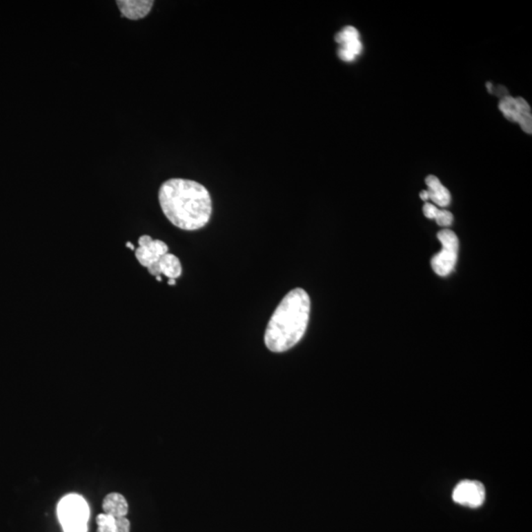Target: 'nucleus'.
<instances>
[{
    "label": "nucleus",
    "instance_id": "f257e3e1",
    "mask_svg": "<svg viewBox=\"0 0 532 532\" xmlns=\"http://www.w3.org/2000/svg\"><path fill=\"white\" fill-rule=\"evenodd\" d=\"M159 204L168 220L184 230L201 229L210 220L212 201L205 186L191 179H168L159 190Z\"/></svg>",
    "mask_w": 532,
    "mask_h": 532
},
{
    "label": "nucleus",
    "instance_id": "f03ea898",
    "mask_svg": "<svg viewBox=\"0 0 532 532\" xmlns=\"http://www.w3.org/2000/svg\"><path fill=\"white\" fill-rule=\"evenodd\" d=\"M311 300L305 290L296 288L280 302L266 326L264 342L271 352L293 348L307 331Z\"/></svg>",
    "mask_w": 532,
    "mask_h": 532
},
{
    "label": "nucleus",
    "instance_id": "7ed1b4c3",
    "mask_svg": "<svg viewBox=\"0 0 532 532\" xmlns=\"http://www.w3.org/2000/svg\"><path fill=\"white\" fill-rule=\"evenodd\" d=\"M57 511L64 532H86L89 508L81 497L78 495L64 497Z\"/></svg>",
    "mask_w": 532,
    "mask_h": 532
},
{
    "label": "nucleus",
    "instance_id": "20e7f679",
    "mask_svg": "<svg viewBox=\"0 0 532 532\" xmlns=\"http://www.w3.org/2000/svg\"><path fill=\"white\" fill-rule=\"evenodd\" d=\"M437 239L441 242L442 250L433 257L431 266L437 275L448 276L457 264L460 242L455 233L449 229L437 233Z\"/></svg>",
    "mask_w": 532,
    "mask_h": 532
},
{
    "label": "nucleus",
    "instance_id": "39448f33",
    "mask_svg": "<svg viewBox=\"0 0 532 532\" xmlns=\"http://www.w3.org/2000/svg\"><path fill=\"white\" fill-rule=\"evenodd\" d=\"M138 248L135 250V257L142 266L149 268L155 264L163 255L169 253L167 244L160 239H153L148 235H144L138 239Z\"/></svg>",
    "mask_w": 532,
    "mask_h": 532
},
{
    "label": "nucleus",
    "instance_id": "423d86ee",
    "mask_svg": "<svg viewBox=\"0 0 532 532\" xmlns=\"http://www.w3.org/2000/svg\"><path fill=\"white\" fill-rule=\"evenodd\" d=\"M485 488L478 481L464 480L455 487L453 493V501L460 505L478 508L485 501Z\"/></svg>",
    "mask_w": 532,
    "mask_h": 532
},
{
    "label": "nucleus",
    "instance_id": "0eeeda50",
    "mask_svg": "<svg viewBox=\"0 0 532 532\" xmlns=\"http://www.w3.org/2000/svg\"><path fill=\"white\" fill-rule=\"evenodd\" d=\"M336 43H340L342 48L338 50V57L343 61L351 62L355 61L357 55H359L363 50V46L360 41V34L356 28L352 26L345 27L342 32L335 36Z\"/></svg>",
    "mask_w": 532,
    "mask_h": 532
},
{
    "label": "nucleus",
    "instance_id": "6e6552de",
    "mask_svg": "<svg viewBox=\"0 0 532 532\" xmlns=\"http://www.w3.org/2000/svg\"><path fill=\"white\" fill-rule=\"evenodd\" d=\"M147 269H148L149 273L155 277L163 274V275L167 276L169 279L175 280L179 278L183 273L179 259L176 255L169 253H166L155 264Z\"/></svg>",
    "mask_w": 532,
    "mask_h": 532
},
{
    "label": "nucleus",
    "instance_id": "1a4fd4ad",
    "mask_svg": "<svg viewBox=\"0 0 532 532\" xmlns=\"http://www.w3.org/2000/svg\"><path fill=\"white\" fill-rule=\"evenodd\" d=\"M117 7L121 17L130 20H140L150 13L154 1L152 0H117Z\"/></svg>",
    "mask_w": 532,
    "mask_h": 532
},
{
    "label": "nucleus",
    "instance_id": "9d476101",
    "mask_svg": "<svg viewBox=\"0 0 532 532\" xmlns=\"http://www.w3.org/2000/svg\"><path fill=\"white\" fill-rule=\"evenodd\" d=\"M428 186L429 199L441 207L449 206L451 204V193L448 188H444L436 176H428L425 179Z\"/></svg>",
    "mask_w": 532,
    "mask_h": 532
},
{
    "label": "nucleus",
    "instance_id": "9b49d317",
    "mask_svg": "<svg viewBox=\"0 0 532 532\" xmlns=\"http://www.w3.org/2000/svg\"><path fill=\"white\" fill-rule=\"evenodd\" d=\"M104 513L114 518L126 517L128 512V502L123 495L110 493L103 501Z\"/></svg>",
    "mask_w": 532,
    "mask_h": 532
},
{
    "label": "nucleus",
    "instance_id": "f8f14e48",
    "mask_svg": "<svg viewBox=\"0 0 532 532\" xmlns=\"http://www.w3.org/2000/svg\"><path fill=\"white\" fill-rule=\"evenodd\" d=\"M499 109L503 112L504 117L513 123H518L519 119V105H518L517 98L506 96L500 101Z\"/></svg>",
    "mask_w": 532,
    "mask_h": 532
},
{
    "label": "nucleus",
    "instance_id": "ddd939ff",
    "mask_svg": "<svg viewBox=\"0 0 532 532\" xmlns=\"http://www.w3.org/2000/svg\"><path fill=\"white\" fill-rule=\"evenodd\" d=\"M518 105H519V119L518 123L520 124L522 130L529 135L532 133V116L531 109L529 103L524 98H517Z\"/></svg>",
    "mask_w": 532,
    "mask_h": 532
},
{
    "label": "nucleus",
    "instance_id": "4468645a",
    "mask_svg": "<svg viewBox=\"0 0 532 532\" xmlns=\"http://www.w3.org/2000/svg\"><path fill=\"white\" fill-rule=\"evenodd\" d=\"M97 532H116L114 526V517L101 513L97 517Z\"/></svg>",
    "mask_w": 532,
    "mask_h": 532
},
{
    "label": "nucleus",
    "instance_id": "2eb2a0df",
    "mask_svg": "<svg viewBox=\"0 0 532 532\" xmlns=\"http://www.w3.org/2000/svg\"><path fill=\"white\" fill-rule=\"evenodd\" d=\"M435 220H436L437 225L442 226V227H448V226L453 224V215L451 212L446 210V209H442V210L439 209Z\"/></svg>",
    "mask_w": 532,
    "mask_h": 532
},
{
    "label": "nucleus",
    "instance_id": "dca6fc26",
    "mask_svg": "<svg viewBox=\"0 0 532 532\" xmlns=\"http://www.w3.org/2000/svg\"><path fill=\"white\" fill-rule=\"evenodd\" d=\"M116 532H130V522L126 517L114 518Z\"/></svg>",
    "mask_w": 532,
    "mask_h": 532
},
{
    "label": "nucleus",
    "instance_id": "f3484780",
    "mask_svg": "<svg viewBox=\"0 0 532 532\" xmlns=\"http://www.w3.org/2000/svg\"><path fill=\"white\" fill-rule=\"evenodd\" d=\"M437 212H439V209H437V206H435L434 204H429V202H426V204H424L423 213L426 217L435 219L436 218Z\"/></svg>",
    "mask_w": 532,
    "mask_h": 532
},
{
    "label": "nucleus",
    "instance_id": "a211bd4d",
    "mask_svg": "<svg viewBox=\"0 0 532 532\" xmlns=\"http://www.w3.org/2000/svg\"><path fill=\"white\" fill-rule=\"evenodd\" d=\"M420 197H421V199L424 200V201L427 202V200H429V195H428V191L427 190L421 191Z\"/></svg>",
    "mask_w": 532,
    "mask_h": 532
},
{
    "label": "nucleus",
    "instance_id": "6ab92c4d",
    "mask_svg": "<svg viewBox=\"0 0 532 532\" xmlns=\"http://www.w3.org/2000/svg\"><path fill=\"white\" fill-rule=\"evenodd\" d=\"M126 246H128V248H130L131 250H135V246H133L132 244L130 243V242H128V243H126Z\"/></svg>",
    "mask_w": 532,
    "mask_h": 532
},
{
    "label": "nucleus",
    "instance_id": "aec40b11",
    "mask_svg": "<svg viewBox=\"0 0 532 532\" xmlns=\"http://www.w3.org/2000/svg\"><path fill=\"white\" fill-rule=\"evenodd\" d=\"M176 280L175 279H169V281H168V284L169 285H176Z\"/></svg>",
    "mask_w": 532,
    "mask_h": 532
}]
</instances>
